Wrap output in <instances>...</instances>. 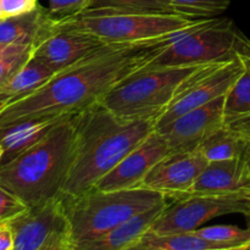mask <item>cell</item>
I'll use <instances>...</instances> for the list:
<instances>
[{
	"label": "cell",
	"instance_id": "cell-17",
	"mask_svg": "<svg viewBox=\"0 0 250 250\" xmlns=\"http://www.w3.org/2000/svg\"><path fill=\"white\" fill-rule=\"evenodd\" d=\"M250 187V170L243 156L209 161L189 194H210Z\"/></svg>",
	"mask_w": 250,
	"mask_h": 250
},
{
	"label": "cell",
	"instance_id": "cell-19",
	"mask_svg": "<svg viewBox=\"0 0 250 250\" xmlns=\"http://www.w3.org/2000/svg\"><path fill=\"white\" fill-rule=\"evenodd\" d=\"M133 250H229L227 246L210 241L195 231L153 233L146 232Z\"/></svg>",
	"mask_w": 250,
	"mask_h": 250
},
{
	"label": "cell",
	"instance_id": "cell-28",
	"mask_svg": "<svg viewBox=\"0 0 250 250\" xmlns=\"http://www.w3.org/2000/svg\"><path fill=\"white\" fill-rule=\"evenodd\" d=\"M27 209V205L16 195L0 187V222L11 220Z\"/></svg>",
	"mask_w": 250,
	"mask_h": 250
},
{
	"label": "cell",
	"instance_id": "cell-29",
	"mask_svg": "<svg viewBox=\"0 0 250 250\" xmlns=\"http://www.w3.org/2000/svg\"><path fill=\"white\" fill-rule=\"evenodd\" d=\"M5 17L31 11L37 6V0H1Z\"/></svg>",
	"mask_w": 250,
	"mask_h": 250
},
{
	"label": "cell",
	"instance_id": "cell-36",
	"mask_svg": "<svg viewBox=\"0 0 250 250\" xmlns=\"http://www.w3.org/2000/svg\"><path fill=\"white\" fill-rule=\"evenodd\" d=\"M2 155H4V148H2V146H1V144H0V163H1Z\"/></svg>",
	"mask_w": 250,
	"mask_h": 250
},
{
	"label": "cell",
	"instance_id": "cell-32",
	"mask_svg": "<svg viewBox=\"0 0 250 250\" xmlns=\"http://www.w3.org/2000/svg\"><path fill=\"white\" fill-rule=\"evenodd\" d=\"M31 45H12V44H2L0 43V59L4 56L9 55V54L16 53V51L22 50V49L27 48Z\"/></svg>",
	"mask_w": 250,
	"mask_h": 250
},
{
	"label": "cell",
	"instance_id": "cell-6",
	"mask_svg": "<svg viewBox=\"0 0 250 250\" xmlns=\"http://www.w3.org/2000/svg\"><path fill=\"white\" fill-rule=\"evenodd\" d=\"M207 19L172 12L87 9L80 15L60 21L90 32L107 44H125L172 36L198 26Z\"/></svg>",
	"mask_w": 250,
	"mask_h": 250
},
{
	"label": "cell",
	"instance_id": "cell-33",
	"mask_svg": "<svg viewBox=\"0 0 250 250\" xmlns=\"http://www.w3.org/2000/svg\"><path fill=\"white\" fill-rule=\"evenodd\" d=\"M243 158L244 160H246L247 166H248V168L250 170V139L249 141H247V146H246V150H244V154H243Z\"/></svg>",
	"mask_w": 250,
	"mask_h": 250
},
{
	"label": "cell",
	"instance_id": "cell-26",
	"mask_svg": "<svg viewBox=\"0 0 250 250\" xmlns=\"http://www.w3.org/2000/svg\"><path fill=\"white\" fill-rule=\"evenodd\" d=\"M33 46H27L22 50L9 54L0 59V93H1L2 88L26 65L27 61L33 55Z\"/></svg>",
	"mask_w": 250,
	"mask_h": 250
},
{
	"label": "cell",
	"instance_id": "cell-7",
	"mask_svg": "<svg viewBox=\"0 0 250 250\" xmlns=\"http://www.w3.org/2000/svg\"><path fill=\"white\" fill-rule=\"evenodd\" d=\"M241 32L229 19L207 20L182 32L154 58L149 66H198L236 58Z\"/></svg>",
	"mask_w": 250,
	"mask_h": 250
},
{
	"label": "cell",
	"instance_id": "cell-18",
	"mask_svg": "<svg viewBox=\"0 0 250 250\" xmlns=\"http://www.w3.org/2000/svg\"><path fill=\"white\" fill-rule=\"evenodd\" d=\"M66 116L67 115L26 120L0 128V144L4 148V155L0 165L9 163L24 150L38 143Z\"/></svg>",
	"mask_w": 250,
	"mask_h": 250
},
{
	"label": "cell",
	"instance_id": "cell-9",
	"mask_svg": "<svg viewBox=\"0 0 250 250\" xmlns=\"http://www.w3.org/2000/svg\"><path fill=\"white\" fill-rule=\"evenodd\" d=\"M14 250H76L62 197L39 203L9 220Z\"/></svg>",
	"mask_w": 250,
	"mask_h": 250
},
{
	"label": "cell",
	"instance_id": "cell-1",
	"mask_svg": "<svg viewBox=\"0 0 250 250\" xmlns=\"http://www.w3.org/2000/svg\"><path fill=\"white\" fill-rule=\"evenodd\" d=\"M181 33L138 43L107 44L94 55L58 73L36 92L9 103L0 110V128L26 120L65 116L100 102L125 78L148 65Z\"/></svg>",
	"mask_w": 250,
	"mask_h": 250
},
{
	"label": "cell",
	"instance_id": "cell-16",
	"mask_svg": "<svg viewBox=\"0 0 250 250\" xmlns=\"http://www.w3.org/2000/svg\"><path fill=\"white\" fill-rule=\"evenodd\" d=\"M168 204V200H166L134 215L104 236L82 244L78 250H133L134 246L151 229Z\"/></svg>",
	"mask_w": 250,
	"mask_h": 250
},
{
	"label": "cell",
	"instance_id": "cell-21",
	"mask_svg": "<svg viewBox=\"0 0 250 250\" xmlns=\"http://www.w3.org/2000/svg\"><path fill=\"white\" fill-rule=\"evenodd\" d=\"M246 146V139L224 125L204 139L198 149L208 161H219L243 156Z\"/></svg>",
	"mask_w": 250,
	"mask_h": 250
},
{
	"label": "cell",
	"instance_id": "cell-27",
	"mask_svg": "<svg viewBox=\"0 0 250 250\" xmlns=\"http://www.w3.org/2000/svg\"><path fill=\"white\" fill-rule=\"evenodd\" d=\"M92 0H49V11L55 19L62 20L85 11Z\"/></svg>",
	"mask_w": 250,
	"mask_h": 250
},
{
	"label": "cell",
	"instance_id": "cell-30",
	"mask_svg": "<svg viewBox=\"0 0 250 250\" xmlns=\"http://www.w3.org/2000/svg\"><path fill=\"white\" fill-rule=\"evenodd\" d=\"M236 54L243 62L246 70L250 72V41L242 33L239 34L238 41H237Z\"/></svg>",
	"mask_w": 250,
	"mask_h": 250
},
{
	"label": "cell",
	"instance_id": "cell-14",
	"mask_svg": "<svg viewBox=\"0 0 250 250\" xmlns=\"http://www.w3.org/2000/svg\"><path fill=\"white\" fill-rule=\"evenodd\" d=\"M208 163L198 148L172 151L154 166L142 186L164 193L170 199L187 195Z\"/></svg>",
	"mask_w": 250,
	"mask_h": 250
},
{
	"label": "cell",
	"instance_id": "cell-25",
	"mask_svg": "<svg viewBox=\"0 0 250 250\" xmlns=\"http://www.w3.org/2000/svg\"><path fill=\"white\" fill-rule=\"evenodd\" d=\"M88 9H114L126 11L172 12L176 14L167 0H92Z\"/></svg>",
	"mask_w": 250,
	"mask_h": 250
},
{
	"label": "cell",
	"instance_id": "cell-12",
	"mask_svg": "<svg viewBox=\"0 0 250 250\" xmlns=\"http://www.w3.org/2000/svg\"><path fill=\"white\" fill-rule=\"evenodd\" d=\"M106 45L107 43L90 32L67 26L59 20L55 31L34 48L33 55L60 73Z\"/></svg>",
	"mask_w": 250,
	"mask_h": 250
},
{
	"label": "cell",
	"instance_id": "cell-20",
	"mask_svg": "<svg viewBox=\"0 0 250 250\" xmlns=\"http://www.w3.org/2000/svg\"><path fill=\"white\" fill-rule=\"evenodd\" d=\"M56 75L58 72H55L48 63L32 55L26 65L2 88L0 94L9 98L10 103L15 102L36 92L53 80Z\"/></svg>",
	"mask_w": 250,
	"mask_h": 250
},
{
	"label": "cell",
	"instance_id": "cell-34",
	"mask_svg": "<svg viewBox=\"0 0 250 250\" xmlns=\"http://www.w3.org/2000/svg\"><path fill=\"white\" fill-rule=\"evenodd\" d=\"M10 103V99L7 97H5V95L0 94V110L4 109L5 106H6L7 104Z\"/></svg>",
	"mask_w": 250,
	"mask_h": 250
},
{
	"label": "cell",
	"instance_id": "cell-35",
	"mask_svg": "<svg viewBox=\"0 0 250 250\" xmlns=\"http://www.w3.org/2000/svg\"><path fill=\"white\" fill-rule=\"evenodd\" d=\"M5 15H4V7H2V1L0 0V19H4Z\"/></svg>",
	"mask_w": 250,
	"mask_h": 250
},
{
	"label": "cell",
	"instance_id": "cell-24",
	"mask_svg": "<svg viewBox=\"0 0 250 250\" xmlns=\"http://www.w3.org/2000/svg\"><path fill=\"white\" fill-rule=\"evenodd\" d=\"M176 14L190 17H211L227 10L231 0H167Z\"/></svg>",
	"mask_w": 250,
	"mask_h": 250
},
{
	"label": "cell",
	"instance_id": "cell-3",
	"mask_svg": "<svg viewBox=\"0 0 250 250\" xmlns=\"http://www.w3.org/2000/svg\"><path fill=\"white\" fill-rule=\"evenodd\" d=\"M75 114L61 120L38 143L0 165V187L27 207L60 197L75 159Z\"/></svg>",
	"mask_w": 250,
	"mask_h": 250
},
{
	"label": "cell",
	"instance_id": "cell-11",
	"mask_svg": "<svg viewBox=\"0 0 250 250\" xmlns=\"http://www.w3.org/2000/svg\"><path fill=\"white\" fill-rule=\"evenodd\" d=\"M225 95L193 109L156 131L165 138L172 151L194 150L204 139L225 125Z\"/></svg>",
	"mask_w": 250,
	"mask_h": 250
},
{
	"label": "cell",
	"instance_id": "cell-15",
	"mask_svg": "<svg viewBox=\"0 0 250 250\" xmlns=\"http://www.w3.org/2000/svg\"><path fill=\"white\" fill-rule=\"evenodd\" d=\"M49 9L37 5L31 11L0 20V43L37 48L58 26Z\"/></svg>",
	"mask_w": 250,
	"mask_h": 250
},
{
	"label": "cell",
	"instance_id": "cell-13",
	"mask_svg": "<svg viewBox=\"0 0 250 250\" xmlns=\"http://www.w3.org/2000/svg\"><path fill=\"white\" fill-rule=\"evenodd\" d=\"M170 153H172V150L167 142L155 129L93 188L116 190L141 187L154 166Z\"/></svg>",
	"mask_w": 250,
	"mask_h": 250
},
{
	"label": "cell",
	"instance_id": "cell-2",
	"mask_svg": "<svg viewBox=\"0 0 250 250\" xmlns=\"http://www.w3.org/2000/svg\"><path fill=\"white\" fill-rule=\"evenodd\" d=\"M75 122V159L63 195L81 194L92 189L156 129V120L124 119L100 102L76 112Z\"/></svg>",
	"mask_w": 250,
	"mask_h": 250
},
{
	"label": "cell",
	"instance_id": "cell-22",
	"mask_svg": "<svg viewBox=\"0 0 250 250\" xmlns=\"http://www.w3.org/2000/svg\"><path fill=\"white\" fill-rule=\"evenodd\" d=\"M200 236L227 246L229 250H250V221L247 227L234 225H214L197 229Z\"/></svg>",
	"mask_w": 250,
	"mask_h": 250
},
{
	"label": "cell",
	"instance_id": "cell-4",
	"mask_svg": "<svg viewBox=\"0 0 250 250\" xmlns=\"http://www.w3.org/2000/svg\"><path fill=\"white\" fill-rule=\"evenodd\" d=\"M70 219L76 250L104 236L134 215L170 198L151 188L102 190L97 188L76 195H61Z\"/></svg>",
	"mask_w": 250,
	"mask_h": 250
},
{
	"label": "cell",
	"instance_id": "cell-31",
	"mask_svg": "<svg viewBox=\"0 0 250 250\" xmlns=\"http://www.w3.org/2000/svg\"><path fill=\"white\" fill-rule=\"evenodd\" d=\"M14 234L9 222H0V250H14Z\"/></svg>",
	"mask_w": 250,
	"mask_h": 250
},
{
	"label": "cell",
	"instance_id": "cell-37",
	"mask_svg": "<svg viewBox=\"0 0 250 250\" xmlns=\"http://www.w3.org/2000/svg\"><path fill=\"white\" fill-rule=\"evenodd\" d=\"M0 20H2V19H0Z\"/></svg>",
	"mask_w": 250,
	"mask_h": 250
},
{
	"label": "cell",
	"instance_id": "cell-5",
	"mask_svg": "<svg viewBox=\"0 0 250 250\" xmlns=\"http://www.w3.org/2000/svg\"><path fill=\"white\" fill-rule=\"evenodd\" d=\"M204 66L146 65L120 82L100 103L124 119L158 122L188 80Z\"/></svg>",
	"mask_w": 250,
	"mask_h": 250
},
{
	"label": "cell",
	"instance_id": "cell-8",
	"mask_svg": "<svg viewBox=\"0 0 250 250\" xmlns=\"http://www.w3.org/2000/svg\"><path fill=\"white\" fill-rule=\"evenodd\" d=\"M173 200L149 232L164 234L195 231L215 217L232 214L250 219V187L210 194H187Z\"/></svg>",
	"mask_w": 250,
	"mask_h": 250
},
{
	"label": "cell",
	"instance_id": "cell-23",
	"mask_svg": "<svg viewBox=\"0 0 250 250\" xmlns=\"http://www.w3.org/2000/svg\"><path fill=\"white\" fill-rule=\"evenodd\" d=\"M225 121L250 116V72L244 70L225 95Z\"/></svg>",
	"mask_w": 250,
	"mask_h": 250
},
{
	"label": "cell",
	"instance_id": "cell-10",
	"mask_svg": "<svg viewBox=\"0 0 250 250\" xmlns=\"http://www.w3.org/2000/svg\"><path fill=\"white\" fill-rule=\"evenodd\" d=\"M244 70L246 67L238 56L222 62L205 65L188 80L158 120L156 127L165 126L181 115L226 95Z\"/></svg>",
	"mask_w": 250,
	"mask_h": 250
}]
</instances>
